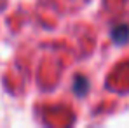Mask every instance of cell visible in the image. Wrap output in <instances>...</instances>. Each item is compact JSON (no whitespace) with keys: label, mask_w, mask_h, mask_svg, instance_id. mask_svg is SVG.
Segmentation results:
<instances>
[{"label":"cell","mask_w":129,"mask_h":128,"mask_svg":"<svg viewBox=\"0 0 129 128\" xmlns=\"http://www.w3.org/2000/svg\"><path fill=\"white\" fill-rule=\"evenodd\" d=\"M87 79L86 77H82V76H77L75 77V81H73V89H75V93L77 95H84L87 91Z\"/></svg>","instance_id":"cell-2"},{"label":"cell","mask_w":129,"mask_h":128,"mask_svg":"<svg viewBox=\"0 0 129 128\" xmlns=\"http://www.w3.org/2000/svg\"><path fill=\"white\" fill-rule=\"evenodd\" d=\"M112 37H113L115 42L124 44L129 39V26L127 25H117L113 28V32H112Z\"/></svg>","instance_id":"cell-1"}]
</instances>
